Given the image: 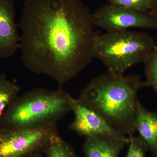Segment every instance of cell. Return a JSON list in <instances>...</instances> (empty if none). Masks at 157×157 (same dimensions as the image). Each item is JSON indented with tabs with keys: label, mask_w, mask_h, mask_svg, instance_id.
Wrapping results in <instances>:
<instances>
[{
	"label": "cell",
	"mask_w": 157,
	"mask_h": 157,
	"mask_svg": "<svg viewBox=\"0 0 157 157\" xmlns=\"http://www.w3.org/2000/svg\"><path fill=\"white\" fill-rule=\"evenodd\" d=\"M58 133L56 125L31 129L0 130V157H24L42 153Z\"/></svg>",
	"instance_id": "obj_5"
},
{
	"label": "cell",
	"mask_w": 157,
	"mask_h": 157,
	"mask_svg": "<svg viewBox=\"0 0 157 157\" xmlns=\"http://www.w3.org/2000/svg\"><path fill=\"white\" fill-rule=\"evenodd\" d=\"M42 153H35L24 157H42Z\"/></svg>",
	"instance_id": "obj_17"
},
{
	"label": "cell",
	"mask_w": 157,
	"mask_h": 157,
	"mask_svg": "<svg viewBox=\"0 0 157 157\" xmlns=\"http://www.w3.org/2000/svg\"><path fill=\"white\" fill-rule=\"evenodd\" d=\"M148 11L157 22V0H155L150 10Z\"/></svg>",
	"instance_id": "obj_16"
},
{
	"label": "cell",
	"mask_w": 157,
	"mask_h": 157,
	"mask_svg": "<svg viewBox=\"0 0 157 157\" xmlns=\"http://www.w3.org/2000/svg\"><path fill=\"white\" fill-rule=\"evenodd\" d=\"M157 45L148 34L137 31H109L97 35L93 57L101 61L108 71L124 74L129 68L144 62Z\"/></svg>",
	"instance_id": "obj_4"
},
{
	"label": "cell",
	"mask_w": 157,
	"mask_h": 157,
	"mask_svg": "<svg viewBox=\"0 0 157 157\" xmlns=\"http://www.w3.org/2000/svg\"><path fill=\"white\" fill-rule=\"evenodd\" d=\"M147 86L138 75L108 72L91 80L78 101L93 109L113 127L128 137L134 135L137 94Z\"/></svg>",
	"instance_id": "obj_2"
},
{
	"label": "cell",
	"mask_w": 157,
	"mask_h": 157,
	"mask_svg": "<svg viewBox=\"0 0 157 157\" xmlns=\"http://www.w3.org/2000/svg\"><path fill=\"white\" fill-rule=\"evenodd\" d=\"M128 137L129 147L125 157H146V153L148 150L140 137L134 135Z\"/></svg>",
	"instance_id": "obj_15"
},
{
	"label": "cell",
	"mask_w": 157,
	"mask_h": 157,
	"mask_svg": "<svg viewBox=\"0 0 157 157\" xmlns=\"http://www.w3.org/2000/svg\"><path fill=\"white\" fill-rule=\"evenodd\" d=\"M15 17L13 0H0V59L11 57L19 49L20 36Z\"/></svg>",
	"instance_id": "obj_8"
},
{
	"label": "cell",
	"mask_w": 157,
	"mask_h": 157,
	"mask_svg": "<svg viewBox=\"0 0 157 157\" xmlns=\"http://www.w3.org/2000/svg\"><path fill=\"white\" fill-rule=\"evenodd\" d=\"M93 15L95 26L106 32L135 28L157 29V22L149 11H135L109 4L97 9Z\"/></svg>",
	"instance_id": "obj_6"
},
{
	"label": "cell",
	"mask_w": 157,
	"mask_h": 157,
	"mask_svg": "<svg viewBox=\"0 0 157 157\" xmlns=\"http://www.w3.org/2000/svg\"><path fill=\"white\" fill-rule=\"evenodd\" d=\"M72 112L74 120L69 125L70 130L81 137L88 138L104 136L129 140L128 137L114 128L95 111L73 98Z\"/></svg>",
	"instance_id": "obj_7"
},
{
	"label": "cell",
	"mask_w": 157,
	"mask_h": 157,
	"mask_svg": "<svg viewBox=\"0 0 157 157\" xmlns=\"http://www.w3.org/2000/svg\"><path fill=\"white\" fill-rule=\"evenodd\" d=\"M17 25L24 65L52 78L59 88L93 58L98 34L93 13L81 0H25Z\"/></svg>",
	"instance_id": "obj_1"
},
{
	"label": "cell",
	"mask_w": 157,
	"mask_h": 157,
	"mask_svg": "<svg viewBox=\"0 0 157 157\" xmlns=\"http://www.w3.org/2000/svg\"><path fill=\"white\" fill-rule=\"evenodd\" d=\"M43 153L46 157H78L73 147L59 133L52 138Z\"/></svg>",
	"instance_id": "obj_12"
},
{
	"label": "cell",
	"mask_w": 157,
	"mask_h": 157,
	"mask_svg": "<svg viewBox=\"0 0 157 157\" xmlns=\"http://www.w3.org/2000/svg\"><path fill=\"white\" fill-rule=\"evenodd\" d=\"M135 126L148 151L154 157H157V112L147 110L137 101Z\"/></svg>",
	"instance_id": "obj_9"
},
{
	"label": "cell",
	"mask_w": 157,
	"mask_h": 157,
	"mask_svg": "<svg viewBox=\"0 0 157 157\" xmlns=\"http://www.w3.org/2000/svg\"><path fill=\"white\" fill-rule=\"evenodd\" d=\"M73 98L59 88H36L14 98L0 120V130L31 129L56 125L72 112Z\"/></svg>",
	"instance_id": "obj_3"
},
{
	"label": "cell",
	"mask_w": 157,
	"mask_h": 157,
	"mask_svg": "<svg viewBox=\"0 0 157 157\" xmlns=\"http://www.w3.org/2000/svg\"><path fill=\"white\" fill-rule=\"evenodd\" d=\"M129 140L100 136L86 138L82 151L84 157H119Z\"/></svg>",
	"instance_id": "obj_10"
},
{
	"label": "cell",
	"mask_w": 157,
	"mask_h": 157,
	"mask_svg": "<svg viewBox=\"0 0 157 157\" xmlns=\"http://www.w3.org/2000/svg\"><path fill=\"white\" fill-rule=\"evenodd\" d=\"M147 86H151L157 93V46L144 62Z\"/></svg>",
	"instance_id": "obj_13"
},
{
	"label": "cell",
	"mask_w": 157,
	"mask_h": 157,
	"mask_svg": "<svg viewBox=\"0 0 157 157\" xmlns=\"http://www.w3.org/2000/svg\"><path fill=\"white\" fill-rule=\"evenodd\" d=\"M20 86L15 79L10 80L6 74H0V120L6 108L18 95Z\"/></svg>",
	"instance_id": "obj_11"
},
{
	"label": "cell",
	"mask_w": 157,
	"mask_h": 157,
	"mask_svg": "<svg viewBox=\"0 0 157 157\" xmlns=\"http://www.w3.org/2000/svg\"><path fill=\"white\" fill-rule=\"evenodd\" d=\"M155 0H108L109 4L135 11L147 12Z\"/></svg>",
	"instance_id": "obj_14"
}]
</instances>
